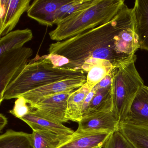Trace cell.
<instances>
[{
  "label": "cell",
  "instance_id": "1",
  "mask_svg": "<svg viewBox=\"0 0 148 148\" xmlns=\"http://www.w3.org/2000/svg\"><path fill=\"white\" fill-rule=\"evenodd\" d=\"M139 49L133 9L124 4L109 22L49 45L50 54L66 59L64 68L87 73L94 66L116 69L136 57Z\"/></svg>",
  "mask_w": 148,
  "mask_h": 148
},
{
  "label": "cell",
  "instance_id": "2",
  "mask_svg": "<svg viewBox=\"0 0 148 148\" xmlns=\"http://www.w3.org/2000/svg\"><path fill=\"white\" fill-rule=\"evenodd\" d=\"M81 70L56 67L46 55L37 56L7 86L2 101L17 99L26 92L57 81L86 75Z\"/></svg>",
  "mask_w": 148,
  "mask_h": 148
},
{
  "label": "cell",
  "instance_id": "3",
  "mask_svg": "<svg viewBox=\"0 0 148 148\" xmlns=\"http://www.w3.org/2000/svg\"><path fill=\"white\" fill-rule=\"evenodd\" d=\"M123 0H97L60 21L49 33L51 39L60 41L102 25L111 20L124 5Z\"/></svg>",
  "mask_w": 148,
  "mask_h": 148
},
{
  "label": "cell",
  "instance_id": "4",
  "mask_svg": "<svg viewBox=\"0 0 148 148\" xmlns=\"http://www.w3.org/2000/svg\"><path fill=\"white\" fill-rule=\"evenodd\" d=\"M136 56L113 70L112 91L113 111L120 123L127 116L131 105L143 80L136 68Z\"/></svg>",
  "mask_w": 148,
  "mask_h": 148
},
{
  "label": "cell",
  "instance_id": "5",
  "mask_svg": "<svg viewBox=\"0 0 148 148\" xmlns=\"http://www.w3.org/2000/svg\"><path fill=\"white\" fill-rule=\"evenodd\" d=\"M33 54L32 48L23 47L0 55V103L7 87L23 71Z\"/></svg>",
  "mask_w": 148,
  "mask_h": 148
},
{
  "label": "cell",
  "instance_id": "6",
  "mask_svg": "<svg viewBox=\"0 0 148 148\" xmlns=\"http://www.w3.org/2000/svg\"><path fill=\"white\" fill-rule=\"evenodd\" d=\"M120 122L113 110L97 111L84 116L78 123L76 134L86 132L112 133L119 130Z\"/></svg>",
  "mask_w": 148,
  "mask_h": 148
},
{
  "label": "cell",
  "instance_id": "7",
  "mask_svg": "<svg viewBox=\"0 0 148 148\" xmlns=\"http://www.w3.org/2000/svg\"><path fill=\"white\" fill-rule=\"evenodd\" d=\"M65 92L44 98L30 106L40 115L63 123L68 122L66 117L68 99L74 91Z\"/></svg>",
  "mask_w": 148,
  "mask_h": 148
},
{
  "label": "cell",
  "instance_id": "8",
  "mask_svg": "<svg viewBox=\"0 0 148 148\" xmlns=\"http://www.w3.org/2000/svg\"><path fill=\"white\" fill-rule=\"evenodd\" d=\"M86 75L57 81L30 91L21 96L25 99L27 103L31 106L46 97L75 90L86 82Z\"/></svg>",
  "mask_w": 148,
  "mask_h": 148
},
{
  "label": "cell",
  "instance_id": "9",
  "mask_svg": "<svg viewBox=\"0 0 148 148\" xmlns=\"http://www.w3.org/2000/svg\"><path fill=\"white\" fill-rule=\"evenodd\" d=\"M31 2V0L0 1L1 38L15 27L23 13L27 12Z\"/></svg>",
  "mask_w": 148,
  "mask_h": 148
},
{
  "label": "cell",
  "instance_id": "10",
  "mask_svg": "<svg viewBox=\"0 0 148 148\" xmlns=\"http://www.w3.org/2000/svg\"><path fill=\"white\" fill-rule=\"evenodd\" d=\"M70 0H35L27 10V16L40 25L52 26L57 10Z\"/></svg>",
  "mask_w": 148,
  "mask_h": 148
},
{
  "label": "cell",
  "instance_id": "11",
  "mask_svg": "<svg viewBox=\"0 0 148 148\" xmlns=\"http://www.w3.org/2000/svg\"><path fill=\"white\" fill-rule=\"evenodd\" d=\"M21 119L26 123L33 130L45 131L58 135L68 136H72L75 132L63 123L45 117L35 110H32Z\"/></svg>",
  "mask_w": 148,
  "mask_h": 148
},
{
  "label": "cell",
  "instance_id": "12",
  "mask_svg": "<svg viewBox=\"0 0 148 148\" xmlns=\"http://www.w3.org/2000/svg\"><path fill=\"white\" fill-rule=\"evenodd\" d=\"M134 125H148V86L143 85L134 98L123 122Z\"/></svg>",
  "mask_w": 148,
  "mask_h": 148
},
{
  "label": "cell",
  "instance_id": "13",
  "mask_svg": "<svg viewBox=\"0 0 148 148\" xmlns=\"http://www.w3.org/2000/svg\"><path fill=\"white\" fill-rule=\"evenodd\" d=\"M132 9L139 49L148 51V0H136Z\"/></svg>",
  "mask_w": 148,
  "mask_h": 148
},
{
  "label": "cell",
  "instance_id": "14",
  "mask_svg": "<svg viewBox=\"0 0 148 148\" xmlns=\"http://www.w3.org/2000/svg\"><path fill=\"white\" fill-rule=\"evenodd\" d=\"M111 134L106 132L74 133L70 140L58 148H99Z\"/></svg>",
  "mask_w": 148,
  "mask_h": 148
},
{
  "label": "cell",
  "instance_id": "15",
  "mask_svg": "<svg viewBox=\"0 0 148 148\" xmlns=\"http://www.w3.org/2000/svg\"><path fill=\"white\" fill-rule=\"evenodd\" d=\"M92 89L85 83L71 94L68 99L66 110V117L68 121L78 123L82 119V106L86 97Z\"/></svg>",
  "mask_w": 148,
  "mask_h": 148
},
{
  "label": "cell",
  "instance_id": "16",
  "mask_svg": "<svg viewBox=\"0 0 148 148\" xmlns=\"http://www.w3.org/2000/svg\"><path fill=\"white\" fill-rule=\"evenodd\" d=\"M33 37L32 32L29 28L12 31L0 39V55L10 50L23 47Z\"/></svg>",
  "mask_w": 148,
  "mask_h": 148
},
{
  "label": "cell",
  "instance_id": "17",
  "mask_svg": "<svg viewBox=\"0 0 148 148\" xmlns=\"http://www.w3.org/2000/svg\"><path fill=\"white\" fill-rule=\"evenodd\" d=\"M119 130L136 148H148V125L120 123Z\"/></svg>",
  "mask_w": 148,
  "mask_h": 148
},
{
  "label": "cell",
  "instance_id": "18",
  "mask_svg": "<svg viewBox=\"0 0 148 148\" xmlns=\"http://www.w3.org/2000/svg\"><path fill=\"white\" fill-rule=\"evenodd\" d=\"M0 148H34L32 134L8 130L0 136Z\"/></svg>",
  "mask_w": 148,
  "mask_h": 148
},
{
  "label": "cell",
  "instance_id": "19",
  "mask_svg": "<svg viewBox=\"0 0 148 148\" xmlns=\"http://www.w3.org/2000/svg\"><path fill=\"white\" fill-rule=\"evenodd\" d=\"M34 148H58L69 141L72 136H64L42 130H33Z\"/></svg>",
  "mask_w": 148,
  "mask_h": 148
},
{
  "label": "cell",
  "instance_id": "20",
  "mask_svg": "<svg viewBox=\"0 0 148 148\" xmlns=\"http://www.w3.org/2000/svg\"><path fill=\"white\" fill-rule=\"evenodd\" d=\"M113 110L112 85L107 88L96 90L92 98L87 114L97 111H108Z\"/></svg>",
  "mask_w": 148,
  "mask_h": 148
},
{
  "label": "cell",
  "instance_id": "21",
  "mask_svg": "<svg viewBox=\"0 0 148 148\" xmlns=\"http://www.w3.org/2000/svg\"><path fill=\"white\" fill-rule=\"evenodd\" d=\"M97 0H70L69 2L60 7L54 16L55 25H58L64 19L80 10L90 7Z\"/></svg>",
  "mask_w": 148,
  "mask_h": 148
},
{
  "label": "cell",
  "instance_id": "22",
  "mask_svg": "<svg viewBox=\"0 0 148 148\" xmlns=\"http://www.w3.org/2000/svg\"><path fill=\"white\" fill-rule=\"evenodd\" d=\"M114 69L103 64L94 66L86 73V83L92 89Z\"/></svg>",
  "mask_w": 148,
  "mask_h": 148
},
{
  "label": "cell",
  "instance_id": "23",
  "mask_svg": "<svg viewBox=\"0 0 148 148\" xmlns=\"http://www.w3.org/2000/svg\"><path fill=\"white\" fill-rule=\"evenodd\" d=\"M102 148H136L134 145L119 130L111 134Z\"/></svg>",
  "mask_w": 148,
  "mask_h": 148
},
{
  "label": "cell",
  "instance_id": "24",
  "mask_svg": "<svg viewBox=\"0 0 148 148\" xmlns=\"http://www.w3.org/2000/svg\"><path fill=\"white\" fill-rule=\"evenodd\" d=\"M33 109L28 105L27 102L24 97H19L15 101L14 106L9 112L16 117L21 119L29 114Z\"/></svg>",
  "mask_w": 148,
  "mask_h": 148
},
{
  "label": "cell",
  "instance_id": "25",
  "mask_svg": "<svg viewBox=\"0 0 148 148\" xmlns=\"http://www.w3.org/2000/svg\"><path fill=\"white\" fill-rule=\"evenodd\" d=\"M113 70L109 74H108L97 85L93 87L96 90H98V89L107 88V87L112 86V78H113Z\"/></svg>",
  "mask_w": 148,
  "mask_h": 148
},
{
  "label": "cell",
  "instance_id": "26",
  "mask_svg": "<svg viewBox=\"0 0 148 148\" xmlns=\"http://www.w3.org/2000/svg\"><path fill=\"white\" fill-rule=\"evenodd\" d=\"M96 92V90L94 88H92L86 97L83 103V106H82V111H81L83 117L87 114L90 104L95 95Z\"/></svg>",
  "mask_w": 148,
  "mask_h": 148
},
{
  "label": "cell",
  "instance_id": "27",
  "mask_svg": "<svg viewBox=\"0 0 148 148\" xmlns=\"http://www.w3.org/2000/svg\"><path fill=\"white\" fill-rule=\"evenodd\" d=\"M8 124L7 118L2 113L0 114V131H2V130L5 128Z\"/></svg>",
  "mask_w": 148,
  "mask_h": 148
},
{
  "label": "cell",
  "instance_id": "28",
  "mask_svg": "<svg viewBox=\"0 0 148 148\" xmlns=\"http://www.w3.org/2000/svg\"><path fill=\"white\" fill-rule=\"evenodd\" d=\"M102 148V147H100V148Z\"/></svg>",
  "mask_w": 148,
  "mask_h": 148
}]
</instances>
